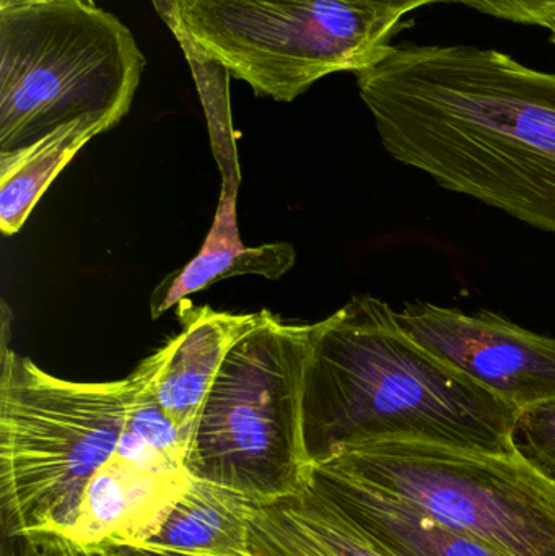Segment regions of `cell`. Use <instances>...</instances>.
<instances>
[{
    "label": "cell",
    "mask_w": 555,
    "mask_h": 556,
    "mask_svg": "<svg viewBox=\"0 0 555 556\" xmlns=\"http://www.w3.org/2000/svg\"><path fill=\"white\" fill-rule=\"evenodd\" d=\"M355 75L396 162L555 235V74L497 49L401 42Z\"/></svg>",
    "instance_id": "cell-1"
},
{
    "label": "cell",
    "mask_w": 555,
    "mask_h": 556,
    "mask_svg": "<svg viewBox=\"0 0 555 556\" xmlns=\"http://www.w3.org/2000/svg\"><path fill=\"white\" fill-rule=\"evenodd\" d=\"M518 410L422 349L370 294L312 324L302 399L310 466L384 440L514 454Z\"/></svg>",
    "instance_id": "cell-2"
},
{
    "label": "cell",
    "mask_w": 555,
    "mask_h": 556,
    "mask_svg": "<svg viewBox=\"0 0 555 556\" xmlns=\"http://www.w3.org/2000/svg\"><path fill=\"white\" fill-rule=\"evenodd\" d=\"M0 493L3 534L67 539L88 482L117 453L149 356L127 378L77 382L2 345Z\"/></svg>",
    "instance_id": "cell-3"
},
{
    "label": "cell",
    "mask_w": 555,
    "mask_h": 556,
    "mask_svg": "<svg viewBox=\"0 0 555 556\" xmlns=\"http://www.w3.org/2000/svg\"><path fill=\"white\" fill-rule=\"evenodd\" d=\"M312 324L261 311L228 352L195 418L185 467L260 503L295 495L308 480L303 378Z\"/></svg>",
    "instance_id": "cell-4"
},
{
    "label": "cell",
    "mask_w": 555,
    "mask_h": 556,
    "mask_svg": "<svg viewBox=\"0 0 555 556\" xmlns=\"http://www.w3.org/2000/svg\"><path fill=\"white\" fill-rule=\"evenodd\" d=\"M146 67L130 29L75 0L0 10V152L81 117L116 126Z\"/></svg>",
    "instance_id": "cell-5"
},
{
    "label": "cell",
    "mask_w": 555,
    "mask_h": 556,
    "mask_svg": "<svg viewBox=\"0 0 555 556\" xmlns=\"http://www.w3.org/2000/svg\"><path fill=\"white\" fill-rule=\"evenodd\" d=\"M173 10L199 54L280 103L374 67L403 23L364 0H173Z\"/></svg>",
    "instance_id": "cell-6"
},
{
    "label": "cell",
    "mask_w": 555,
    "mask_h": 556,
    "mask_svg": "<svg viewBox=\"0 0 555 556\" xmlns=\"http://www.w3.org/2000/svg\"><path fill=\"white\" fill-rule=\"evenodd\" d=\"M319 466L411 503L502 556H555V482L518 451L384 440Z\"/></svg>",
    "instance_id": "cell-7"
},
{
    "label": "cell",
    "mask_w": 555,
    "mask_h": 556,
    "mask_svg": "<svg viewBox=\"0 0 555 556\" xmlns=\"http://www.w3.org/2000/svg\"><path fill=\"white\" fill-rule=\"evenodd\" d=\"M398 323L427 352L517 408L555 397V339L492 311L407 303Z\"/></svg>",
    "instance_id": "cell-8"
},
{
    "label": "cell",
    "mask_w": 555,
    "mask_h": 556,
    "mask_svg": "<svg viewBox=\"0 0 555 556\" xmlns=\"http://www.w3.org/2000/svg\"><path fill=\"white\" fill-rule=\"evenodd\" d=\"M189 480L182 464L117 451L88 482L67 539L98 555L146 545Z\"/></svg>",
    "instance_id": "cell-9"
},
{
    "label": "cell",
    "mask_w": 555,
    "mask_h": 556,
    "mask_svg": "<svg viewBox=\"0 0 555 556\" xmlns=\"http://www.w3.org/2000/svg\"><path fill=\"white\" fill-rule=\"evenodd\" d=\"M305 486L383 556H502L430 513L331 467H310Z\"/></svg>",
    "instance_id": "cell-10"
},
{
    "label": "cell",
    "mask_w": 555,
    "mask_h": 556,
    "mask_svg": "<svg viewBox=\"0 0 555 556\" xmlns=\"http://www.w3.org/2000/svg\"><path fill=\"white\" fill-rule=\"evenodd\" d=\"M181 332L152 353L150 391L186 444L231 346L256 326L260 313L234 314L178 303ZM188 450V447H186Z\"/></svg>",
    "instance_id": "cell-11"
},
{
    "label": "cell",
    "mask_w": 555,
    "mask_h": 556,
    "mask_svg": "<svg viewBox=\"0 0 555 556\" xmlns=\"http://www.w3.org/2000/svg\"><path fill=\"white\" fill-rule=\"evenodd\" d=\"M295 260V250L289 243L254 248L241 243L237 225V188L224 185L217 215L204 247L191 263L155 288L150 300L152 317L159 319L169 307L186 300L188 294L199 293L225 278L261 276L277 280L292 269Z\"/></svg>",
    "instance_id": "cell-12"
},
{
    "label": "cell",
    "mask_w": 555,
    "mask_h": 556,
    "mask_svg": "<svg viewBox=\"0 0 555 556\" xmlns=\"http://www.w3.org/2000/svg\"><path fill=\"white\" fill-rule=\"evenodd\" d=\"M260 505L237 490L191 477L146 545L185 554L253 556L248 535Z\"/></svg>",
    "instance_id": "cell-13"
},
{
    "label": "cell",
    "mask_w": 555,
    "mask_h": 556,
    "mask_svg": "<svg viewBox=\"0 0 555 556\" xmlns=\"http://www.w3.org/2000/svg\"><path fill=\"white\" fill-rule=\"evenodd\" d=\"M248 545L253 556H383L306 486L287 498L261 503Z\"/></svg>",
    "instance_id": "cell-14"
},
{
    "label": "cell",
    "mask_w": 555,
    "mask_h": 556,
    "mask_svg": "<svg viewBox=\"0 0 555 556\" xmlns=\"http://www.w3.org/2000/svg\"><path fill=\"white\" fill-rule=\"evenodd\" d=\"M97 117H81L52 130L36 142L0 152V230L18 233L39 199L62 169L93 137L110 130Z\"/></svg>",
    "instance_id": "cell-15"
},
{
    "label": "cell",
    "mask_w": 555,
    "mask_h": 556,
    "mask_svg": "<svg viewBox=\"0 0 555 556\" xmlns=\"http://www.w3.org/2000/svg\"><path fill=\"white\" fill-rule=\"evenodd\" d=\"M514 444L531 466L555 482V397L518 410Z\"/></svg>",
    "instance_id": "cell-16"
},
{
    "label": "cell",
    "mask_w": 555,
    "mask_h": 556,
    "mask_svg": "<svg viewBox=\"0 0 555 556\" xmlns=\"http://www.w3.org/2000/svg\"><path fill=\"white\" fill-rule=\"evenodd\" d=\"M476 12L520 25L541 26L553 31L555 0H452Z\"/></svg>",
    "instance_id": "cell-17"
},
{
    "label": "cell",
    "mask_w": 555,
    "mask_h": 556,
    "mask_svg": "<svg viewBox=\"0 0 555 556\" xmlns=\"http://www.w3.org/2000/svg\"><path fill=\"white\" fill-rule=\"evenodd\" d=\"M12 541L13 545H3V556H101L59 535L12 538Z\"/></svg>",
    "instance_id": "cell-18"
},
{
    "label": "cell",
    "mask_w": 555,
    "mask_h": 556,
    "mask_svg": "<svg viewBox=\"0 0 555 556\" xmlns=\"http://www.w3.org/2000/svg\"><path fill=\"white\" fill-rule=\"evenodd\" d=\"M101 556H217L185 554V552L166 551V548L150 547V545H123V547L110 548Z\"/></svg>",
    "instance_id": "cell-19"
},
{
    "label": "cell",
    "mask_w": 555,
    "mask_h": 556,
    "mask_svg": "<svg viewBox=\"0 0 555 556\" xmlns=\"http://www.w3.org/2000/svg\"><path fill=\"white\" fill-rule=\"evenodd\" d=\"M371 5L380 9L390 10V12L400 13L401 16L420 9V7L432 5V3L452 2V0H364Z\"/></svg>",
    "instance_id": "cell-20"
},
{
    "label": "cell",
    "mask_w": 555,
    "mask_h": 556,
    "mask_svg": "<svg viewBox=\"0 0 555 556\" xmlns=\"http://www.w3.org/2000/svg\"><path fill=\"white\" fill-rule=\"evenodd\" d=\"M58 2V0H0V10L15 9V7L33 5V3ZM75 2L90 3L94 5L93 0H75Z\"/></svg>",
    "instance_id": "cell-21"
},
{
    "label": "cell",
    "mask_w": 555,
    "mask_h": 556,
    "mask_svg": "<svg viewBox=\"0 0 555 556\" xmlns=\"http://www.w3.org/2000/svg\"><path fill=\"white\" fill-rule=\"evenodd\" d=\"M551 42H553V45H555V26H554L553 31H551Z\"/></svg>",
    "instance_id": "cell-22"
}]
</instances>
